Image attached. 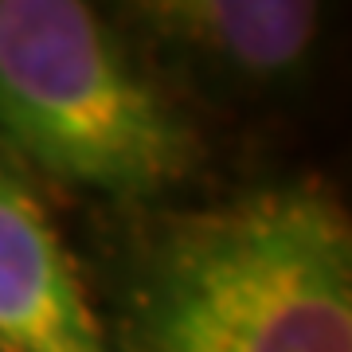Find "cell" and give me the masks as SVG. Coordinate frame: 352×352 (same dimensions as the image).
<instances>
[{"mask_svg":"<svg viewBox=\"0 0 352 352\" xmlns=\"http://www.w3.org/2000/svg\"><path fill=\"white\" fill-rule=\"evenodd\" d=\"M126 352H352V223L289 180L168 215L141 251Z\"/></svg>","mask_w":352,"mask_h":352,"instance_id":"obj_1","label":"cell"},{"mask_svg":"<svg viewBox=\"0 0 352 352\" xmlns=\"http://www.w3.org/2000/svg\"><path fill=\"white\" fill-rule=\"evenodd\" d=\"M0 133L55 180L118 200H153L200 161L164 82L78 0H0Z\"/></svg>","mask_w":352,"mask_h":352,"instance_id":"obj_2","label":"cell"},{"mask_svg":"<svg viewBox=\"0 0 352 352\" xmlns=\"http://www.w3.org/2000/svg\"><path fill=\"white\" fill-rule=\"evenodd\" d=\"M110 20L157 78L212 102L302 90L325 32V8L309 0H133Z\"/></svg>","mask_w":352,"mask_h":352,"instance_id":"obj_3","label":"cell"},{"mask_svg":"<svg viewBox=\"0 0 352 352\" xmlns=\"http://www.w3.org/2000/svg\"><path fill=\"white\" fill-rule=\"evenodd\" d=\"M0 352H106L55 223L0 161Z\"/></svg>","mask_w":352,"mask_h":352,"instance_id":"obj_4","label":"cell"}]
</instances>
